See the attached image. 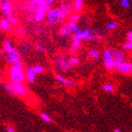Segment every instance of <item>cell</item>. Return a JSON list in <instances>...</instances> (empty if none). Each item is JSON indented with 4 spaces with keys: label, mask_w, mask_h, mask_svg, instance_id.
I'll use <instances>...</instances> for the list:
<instances>
[{
    "label": "cell",
    "mask_w": 132,
    "mask_h": 132,
    "mask_svg": "<svg viewBox=\"0 0 132 132\" xmlns=\"http://www.w3.org/2000/svg\"><path fill=\"white\" fill-rule=\"evenodd\" d=\"M68 16L61 11L59 7L51 8L47 11V14L45 16V22L49 26H57L63 23Z\"/></svg>",
    "instance_id": "3"
},
{
    "label": "cell",
    "mask_w": 132,
    "mask_h": 132,
    "mask_svg": "<svg viewBox=\"0 0 132 132\" xmlns=\"http://www.w3.org/2000/svg\"><path fill=\"white\" fill-rule=\"evenodd\" d=\"M84 3L85 0H74L73 4H74V11L76 12H80L82 11L83 8H84Z\"/></svg>",
    "instance_id": "20"
},
{
    "label": "cell",
    "mask_w": 132,
    "mask_h": 132,
    "mask_svg": "<svg viewBox=\"0 0 132 132\" xmlns=\"http://www.w3.org/2000/svg\"><path fill=\"white\" fill-rule=\"evenodd\" d=\"M29 49H30V45L27 42H24V43L21 44V50H20V52L22 53V54H28L29 52Z\"/></svg>",
    "instance_id": "27"
},
{
    "label": "cell",
    "mask_w": 132,
    "mask_h": 132,
    "mask_svg": "<svg viewBox=\"0 0 132 132\" xmlns=\"http://www.w3.org/2000/svg\"><path fill=\"white\" fill-rule=\"evenodd\" d=\"M115 70L122 75H132V62L125 61L116 65Z\"/></svg>",
    "instance_id": "11"
},
{
    "label": "cell",
    "mask_w": 132,
    "mask_h": 132,
    "mask_svg": "<svg viewBox=\"0 0 132 132\" xmlns=\"http://www.w3.org/2000/svg\"><path fill=\"white\" fill-rule=\"evenodd\" d=\"M34 49L37 51V52H40V53H44L45 51H46V49H45V47L43 45V44H39V43H35L34 44Z\"/></svg>",
    "instance_id": "30"
},
{
    "label": "cell",
    "mask_w": 132,
    "mask_h": 132,
    "mask_svg": "<svg viewBox=\"0 0 132 132\" xmlns=\"http://www.w3.org/2000/svg\"><path fill=\"white\" fill-rule=\"evenodd\" d=\"M94 33L95 34V35L99 36V37H101V36H104L106 35V32L103 30H101V29H99V28H96V29H94Z\"/></svg>",
    "instance_id": "35"
},
{
    "label": "cell",
    "mask_w": 132,
    "mask_h": 132,
    "mask_svg": "<svg viewBox=\"0 0 132 132\" xmlns=\"http://www.w3.org/2000/svg\"><path fill=\"white\" fill-rule=\"evenodd\" d=\"M127 41H132V29H130L127 34Z\"/></svg>",
    "instance_id": "37"
},
{
    "label": "cell",
    "mask_w": 132,
    "mask_h": 132,
    "mask_svg": "<svg viewBox=\"0 0 132 132\" xmlns=\"http://www.w3.org/2000/svg\"><path fill=\"white\" fill-rule=\"evenodd\" d=\"M56 1H57V0H45V4H47V5L50 6V7H52V5H54L56 3Z\"/></svg>",
    "instance_id": "36"
},
{
    "label": "cell",
    "mask_w": 132,
    "mask_h": 132,
    "mask_svg": "<svg viewBox=\"0 0 132 132\" xmlns=\"http://www.w3.org/2000/svg\"><path fill=\"white\" fill-rule=\"evenodd\" d=\"M120 4L124 9H129L131 7L130 0H120Z\"/></svg>",
    "instance_id": "33"
},
{
    "label": "cell",
    "mask_w": 132,
    "mask_h": 132,
    "mask_svg": "<svg viewBox=\"0 0 132 132\" xmlns=\"http://www.w3.org/2000/svg\"><path fill=\"white\" fill-rule=\"evenodd\" d=\"M4 130H5V132H16L14 127L11 125H6L5 127H4Z\"/></svg>",
    "instance_id": "34"
},
{
    "label": "cell",
    "mask_w": 132,
    "mask_h": 132,
    "mask_svg": "<svg viewBox=\"0 0 132 132\" xmlns=\"http://www.w3.org/2000/svg\"><path fill=\"white\" fill-rule=\"evenodd\" d=\"M15 32H16L17 35L25 36V35H27L28 29H27L25 27H23V26H17L16 28H15Z\"/></svg>",
    "instance_id": "26"
},
{
    "label": "cell",
    "mask_w": 132,
    "mask_h": 132,
    "mask_svg": "<svg viewBox=\"0 0 132 132\" xmlns=\"http://www.w3.org/2000/svg\"><path fill=\"white\" fill-rule=\"evenodd\" d=\"M9 81L12 83H25L26 69L24 68L23 61H19L14 64H11L8 70Z\"/></svg>",
    "instance_id": "2"
},
{
    "label": "cell",
    "mask_w": 132,
    "mask_h": 132,
    "mask_svg": "<svg viewBox=\"0 0 132 132\" xmlns=\"http://www.w3.org/2000/svg\"><path fill=\"white\" fill-rule=\"evenodd\" d=\"M55 78L59 83H61V84H62L65 87H68V88H73V87L76 86V82L74 80L67 78V77H64L63 75L60 74V73H57L55 75Z\"/></svg>",
    "instance_id": "12"
},
{
    "label": "cell",
    "mask_w": 132,
    "mask_h": 132,
    "mask_svg": "<svg viewBox=\"0 0 132 132\" xmlns=\"http://www.w3.org/2000/svg\"><path fill=\"white\" fill-rule=\"evenodd\" d=\"M102 60L104 62L105 68L107 69V71H113L115 70L116 63L113 57L112 49L110 48H105L102 52Z\"/></svg>",
    "instance_id": "5"
},
{
    "label": "cell",
    "mask_w": 132,
    "mask_h": 132,
    "mask_svg": "<svg viewBox=\"0 0 132 132\" xmlns=\"http://www.w3.org/2000/svg\"><path fill=\"white\" fill-rule=\"evenodd\" d=\"M123 50L124 51H131L132 52V41H127L123 44Z\"/></svg>",
    "instance_id": "32"
},
{
    "label": "cell",
    "mask_w": 132,
    "mask_h": 132,
    "mask_svg": "<svg viewBox=\"0 0 132 132\" xmlns=\"http://www.w3.org/2000/svg\"><path fill=\"white\" fill-rule=\"evenodd\" d=\"M11 83L13 90V96H19L21 98H28L30 96V91L25 83Z\"/></svg>",
    "instance_id": "7"
},
{
    "label": "cell",
    "mask_w": 132,
    "mask_h": 132,
    "mask_svg": "<svg viewBox=\"0 0 132 132\" xmlns=\"http://www.w3.org/2000/svg\"><path fill=\"white\" fill-rule=\"evenodd\" d=\"M44 4H45V0H23L19 4V10L25 11L26 15L30 16V21H32V15L34 11Z\"/></svg>",
    "instance_id": "4"
},
{
    "label": "cell",
    "mask_w": 132,
    "mask_h": 132,
    "mask_svg": "<svg viewBox=\"0 0 132 132\" xmlns=\"http://www.w3.org/2000/svg\"><path fill=\"white\" fill-rule=\"evenodd\" d=\"M131 56H132V52H131Z\"/></svg>",
    "instance_id": "42"
},
{
    "label": "cell",
    "mask_w": 132,
    "mask_h": 132,
    "mask_svg": "<svg viewBox=\"0 0 132 132\" xmlns=\"http://www.w3.org/2000/svg\"><path fill=\"white\" fill-rule=\"evenodd\" d=\"M0 11L5 17L13 15V6L11 0H0Z\"/></svg>",
    "instance_id": "9"
},
{
    "label": "cell",
    "mask_w": 132,
    "mask_h": 132,
    "mask_svg": "<svg viewBox=\"0 0 132 132\" xmlns=\"http://www.w3.org/2000/svg\"><path fill=\"white\" fill-rule=\"evenodd\" d=\"M80 19H81V15H80L79 12H76V11H74V12L68 17V22L77 23V22H79Z\"/></svg>",
    "instance_id": "23"
},
{
    "label": "cell",
    "mask_w": 132,
    "mask_h": 132,
    "mask_svg": "<svg viewBox=\"0 0 132 132\" xmlns=\"http://www.w3.org/2000/svg\"><path fill=\"white\" fill-rule=\"evenodd\" d=\"M94 29L89 28H80L79 31L77 32L76 34H73L75 37L80 39L81 41H85V42H89L90 38L92 36L94 35Z\"/></svg>",
    "instance_id": "10"
},
{
    "label": "cell",
    "mask_w": 132,
    "mask_h": 132,
    "mask_svg": "<svg viewBox=\"0 0 132 132\" xmlns=\"http://www.w3.org/2000/svg\"><path fill=\"white\" fill-rule=\"evenodd\" d=\"M87 55H88L89 58L92 59V60H94V61H98L102 57L101 52H100L97 48H94V47L90 48V49L87 51Z\"/></svg>",
    "instance_id": "18"
},
{
    "label": "cell",
    "mask_w": 132,
    "mask_h": 132,
    "mask_svg": "<svg viewBox=\"0 0 132 132\" xmlns=\"http://www.w3.org/2000/svg\"><path fill=\"white\" fill-rule=\"evenodd\" d=\"M37 75L34 73L32 69V66H28L26 68V78H27V81H28L29 84H33L35 83L36 79H37Z\"/></svg>",
    "instance_id": "16"
},
{
    "label": "cell",
    "mask_w": 132,
    "mask_h": 132,
    "mask_svg": "<svg viewBox=\"0 0 132 132\" xmlns=\"http://www.w3.org/2000/svg\"><path fill=\"white\" fill-rule=\"evenodd\" d=\"M119 27V22L118 21H116V20H113V21H110V22L107 23V25H106V29L107 30H114L116 28Z\"/></svg>",
    "instance_id": "25"
},
{
    "label": "cell",
    "mask_w": 132,
    "mask_h": 132,
    "mask_svg": "<svg viewBox=\"0 0 132 132\" xmlns=\"http://www.w3.org/2000/svg\"><path fill=\"white\" fill-rule=\"evenodd\" d=\"M80 62V59L77 56H71L70 57V63L72 66H77Z\"/></svg>",
    "instance_id": "31"
},
{
    "label": "cell",
    "mask_w": 132,
    "mask_h": 132,
    "mask_svg": "<svg viewBox=\"0 0 132 132\" xmlns=\"http://www.w3.org/2000/svg\"><path fill=\"white\" fill-rule=\"evenodd\" d=\"M7 19L9 20V22L11 23L12 26H19V20H18V18H17L16 16H14V14L13 15H11V16H9V17H6Z\"/></svg>",
    "instance_id": "29"
},
{
    "label": "cell",
    "mask_w": 132,
    "mask_h": 132,
    "mask_svg": "<svg viewBox=\"0 0 132 132\" xmlns=\"http://www.w3.org/2000/svg\"><path fill=\"white\" fill-rule=\"evenodd\" d=\"M69 24V27H70V28H71L72 30V33L73 34H76L77 32H78L80 29L79 26H78V24L77 23H73V22H68Z\"/></svg>",
    "instance_id": "28"
},
{
    "label": "cell",
    "mask_w": 132,
    "mask_h": 132,
    "mask_svg": "<svg viewBox=\"0 0 132 132\" xmlns=\"http://www.w3.org/2000/svg\"><path fill=\"white\" fill-rule=\"evenodd\" d=\"M52 7L48 6L47 4H44V5L40 6L39 8H37L33 12L32 15V21L33 22L37 23V24H40L42 23L44 20H45V16L47 14V11H49Z\"/></svg>",
    "instance_id": "8"
},
{
    "label": "cell",
    "mask_w": 132,
    "mask_h": 132,
    "mask_svg": "<svg viewBox=\"0 0 132 132\" xmlns=\"http://www.w3.org/2000/svg\"><path fill=\"white\" fill-rule=\"evenodd\" d=\"M113 132H122V130L119 129V128H115V129L113 130Z\"/></svg>",
    "instance_id": "40"
},
{
    "label": "cell",
    "mask_w": 132,
    "mask_h": 132,
    "mask_svg": "<svg viewBox=\"0 0 132 132\" xmlns=\"http://www.w3.org/2000/svg\"><path fill=\"white\" fill-rule=\"evenodd\" d=\"M55 65L61 73H67L72 67L70 57L67 55H58L55 58Z\"/></svg>",
    "instance_id": "6"
},
{
    "label": "cell",
    "mask_w": 132,
    "mask_h": 132,
    "mask_svg": "<svg viewBox=\"0 0 132 132\" xmlns=\"http://www.w3.org/2000/svg\"><path fill=\"white\" fill-rule=\"evenodd\" d=\"M113 52V57H114V61H115L116 65L122 63V62H125L127 61V56H126V53L124 52V50L122 49H112Z\"/></svg>",
    "instance_id": "13"
},
{
    "label": "cell",
    "mask_w": 132,
    "mask_h": 132,
    "mask_svg": "<svg viewBox=\"0 0 132 132\" xmlns=\"http://www.w3.org/2000/svg\"><path fill=\"white\" fill-rule=\"evenodd\" d=\"M71 39H72V43H71V45H70V48H69V52L71 53V54H74V53H76L80 48L83 41H81L80 39L77 38V37H75L74 35H72Z\"/></svg>",
    "instance_id": "14"
},
{
    "label": "cell",
    "mask_w": 132,
    "mask_h": 132,
    "mask_svg": "<svg viewBox=\"0 0 132 132\" xmlns=\"http://www.w3.org/2000/svg\"><path fill=\"white\" fill-rule=\"evenodd\" d=\"M57 1H58V2H60L61 4V3H64V2H67V1H68V0H57Z\"/></svg>",
    "instance_id": "39"
},
{
    "label": "cell",
    "mask_w": 132,
    "mask_h": 132,
    "mask_svg": "<svg viewBox=\"0 0 132 132\" xmlns=\"http://www.w3.org/2000/svg\"><path fill=\"white\" fill-rule=\"evenodd\" d=\"M131 1H132V0H131Z\"/></svg>",
    "instance_id": "43"
},
{
    "label": "cell",
    "mask_w": 132,
    "mask_h": 132,
    "mask_svg": "<svg viewBox=\"0 0 132 132\" xmlns=\"http://www.w3.org/2000/svg\"><path fill=\"white\" fill-rule=\"evenodd\" d=\"M1 54L5 57L7 63L11 64V65L19 62V61H22V53L14 46L11 40L8 38L4 40Z\"/></svg>",
    "instance_id": "1"
},
{
    "label": "cell",
    "mask_w": 132,
    "mask_h": 132,
    "mask_svg": "<svg viewBox=\"0 0 132 132\" xmlns=\"http://www.w3.org/2000/svg\"><path fill=\"white\" fill-rule=\"evenodd\" d=\"M11 1H12V2H13V1H15V0H11Z\"/></svg>",
    "instance_id": "41"
},
{
    "label": "cell",
    "mask_w": 132,
    "mask_h": 132,
    "mask_svg": "<svg viewBox=\"0 0 132 132\" xmlns=\"http://www.w3.org/2000/svg\"><path fill=\"white\" fill-rule=\"evenodd\" d=\"M40 118H41L42 121L44 122V123H45V124H51L53 122L52 117H51L47 112H44V111L40 112Z\"/></svg>",
    "instance_id": "21"
},
{
    "label": "cell",
    "mask_w": 132,
    "mask_h": 132,
    "mask_svg": "<svg viewBox=\"0 0 132 132\" xmlns=\"http://www.w3.org/2000/svg\"><path fill=\"white\" fill-rule=\"evenodd\" d=\"M59 8L61 9V11H63L64 13H65L68 17L75 11H74V4H73V2H70V1L61 3V5L59 6Z\"/></svg>",
    "instance_id": "15"
},
{
    "label": "cell",
    "mask_w": 132,
    "mask_h": 132,
    "mask_svg": "<svg viewBox=\"0 0 132 132\" xmlns=\"http://www.w3.org/2000/svg\"><path fill=\"white\" fill-rule=\"evenodd\" d=\"M102 91L105 92V93H108V94H111L115 91V87L111 83H105L102 85Z\"/></svg>",
    "instance_id": "22"
},
{
    "label": "cell",
    "mask_w": 132,
    "mask_h": 132,
    "mask_svg": "<svg viewBox=\"0 0 132 132\" xmlns=\"http://www.w3.org/2000/svg\"><path fill=\"white\" fill-rule=\"evenodd\" d=\"M4 77H5V74H4V72H2L1 70H0V81H1V80H3Z\"/></svg>",
    "instance_id": "38"
},
{
    "label": "cell",
    "mask_w": 132,
    "mask_h": 132,
    "mask_svg": "<svg viewBox=\"0 0 132 132\" xmlns=\"http://www.w3.org/2000/svg\"><path fill=\"white\" fill-rule=\"evenodd\" d=\"M32 69L37 76L43 74L45 71V67L44 65H42V64H34V65H32Z\"/></svg>",
    "instance_id": "24"
},
{
    "label": "cell",
    "mask_w": 132,
    "mask_h": 132,
    "mask_svg": "<svg viewBox=\"0 0 132 132\" xmlns=\"http://www.w3.org/2000/svg\"><path fill=\"white\" fill-rule=\"evenodd\" d=\"M0 28L4 32L11 33L12 31V25L9 22V20L6 17H4V18H2V19L0 20Z\"/></svg>",
    "instance_id": "17"
},
{
    "label": "cell",
    "mask_w": 132,
    "mask_h": 132,
    "mask_svg": "<svg viewBox=\"0 0 132 132\" xmlns=\"http://www.w3.org/2000/svg\"><path fill=\"white\" fill-rule=\"evenodd\" d=\"M59 34L61 36V37H68V36H71L72 30L70 27H69V24L66 23V24H63V25L61 26V28H59Z\"/></svg>",
    "instance_id": "19"
}]
</instances>
